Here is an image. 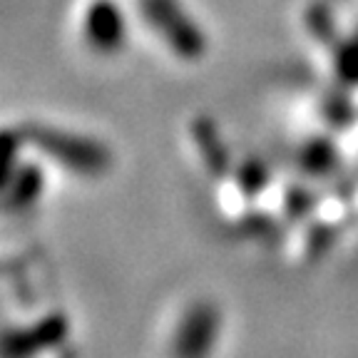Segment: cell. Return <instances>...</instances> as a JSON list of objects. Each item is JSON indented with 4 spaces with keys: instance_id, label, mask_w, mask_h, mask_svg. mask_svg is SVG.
Returning a JSON list of instances; mask_svg holds the SVG:
<instances>
[{
    "instance_id": "obj_1",
    "label": "cell",
    "mask_w": 358,
    "mask_h": 358,
    "mask_svg": "<svg viewBox=\"0 0 358 358\" xmlns=\"http://www.w3.org/2000/svg\"><path fill=\"white\" fill-rule=\"evenodd\" d=\"M85 35H87V43L100 48V50H112V48L122 45V13H117V8L112 6L110 0L90 3L85 10Z\"/></svg>"
}]
</instances>
